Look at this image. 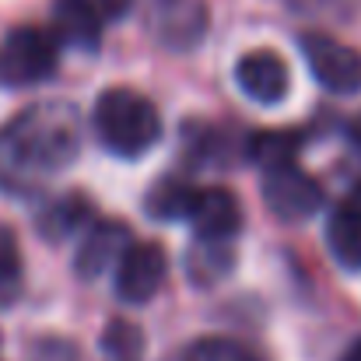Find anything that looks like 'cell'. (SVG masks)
Masks as SVG:
<instances>
[{"instance_id": "9c48e42d", "label": "cell", "mask_w": 361, "mask_h": 361, "mask_svg": "<svg viewBox=\"0 0 361 361\" xmlns=\"http://www.w3.org/2000/svg\"><path fill=\"white\" fill-rule=\"evenodd\" d=\"M130 245H133V235H130V228H126L123 221H95V225L85 232L78 252H74V270H78V277H81V281L102 277L109 267L120 263V256Z\"/></svg>"}, {"instance_id": "d6986e66", "label": "cell", "mask_w": 361, "mask_h": 361, "mask_svg": "<svg viewBox=\"0 0 361 361\" xmlns=\"http://www.w3.org/2000/svg\"><path fill=\"white\" fill-rule=\"evenodd\" d=\"M92 7H95V14H99L102 21H120V18L130 14L133 0H92Z\"/></svg>"}, {"instance_id": "3957f363", "label": "cell", "mask_w": 361, "mask_h": 361, "mask_svg": "<svg viewBox=\"0 0 361 361\" xmlns=\"http://www.w3.org/2000/svg\"><path fill=\"white\" fill-rule=\"evenodd\" d=\"M60 49L42 28H14L0 49V81L11 88H32L56 74Z\"/></svg>"}, {"instance_id": "7c38bea8", "label": "cell", "mask_w": 361, "mask_h": 361, "mask_svg": "<svg viewBox=\"0 0 361 361\" xmlns=\"http://www.w3.org/2000/svg\"><path fill=\"white\" fill-rule=\"evenodd\" d=\"M183 270L197 288H211L235 270V245L232 242L193 239V245L183 256Z\"/></svg>"}, {"instance_id": "44dd1931", "label": "cell", "mask_w": 361, "mask_h": 361, "mask_svg": "<svg viewBox=\"0 0 361 361\" xmlns=\"http://www.w3.org/2000/svg\"><path fill=\"white\" fill-rule=\"evenodd\" d=\"M341 361H361V337L344 351V355H341Z\"/></svg>"}, {"instance_id": "6da1fadb", "label": "cell", "mask_w": 361, "mask_h": 361, "mask_svg": "<svg viewBox=\"0 0 361 361\" xmlns=\"http://www.w3.org/2000/svg\"><path fill=\"white\" fill-rule=\"evenodd\" d=\"M78 151V109L63 99L35 102L0 126V190L11 197H39Z\"/></svg>"}, {"instance_id": "7a4b0ae2", "label": "cell", "mask_w": 361, "mask_h": 361, "mask_svg": "<svg viewBox=\"0 0 361 361\" xmlns=\"http://www.w3.org/2000/svg\"><path fill=\"white\" fill-rule=\"evenodd\" d=\"M95 133L116 158H140L161 140V116L154 102L130 88H109L95 99Z\"/></svg>"}, {"instance_id": "2e32d148", "label": "cell", "mask_w": 361, "mask_h": 361, "mask_svg": "<svg viewBox=\"0 0 361 361\" xmlns=\"http://www.w3.org/2000/svg\"><path fill=\"white\" fill-rule=\"evenodd\" d=\"M298 133L295 130H259L249 137V158L259 169H274V165H288L298 158Z\"/></svg>"}, {"instance_id": "8fae6325", "label": "cell", "mask_w": 361, "mask_h": 361, "mask_svg": "<svg viewBox=\"0 0 361 361\" xmlns=\"http://www.w3.org/2000/svg\"><path fill=\"white\" fill-rule=\"evenodd\" d=\"M92 200L85 193H63L56 200H49L39 214H35V225H39V235L49 242H60L74 232H81L88 221H92Z\"/></svg>"}, {"instance_id": "e0dca14e", "label": "cell", "mask_w": 361, "mask_h": 361, "mask_svg": "<svg viewBox=\"0 0 361 361\" xmlns=\"http://www.w3.org/2000/svg\"><path fill=\"white\" fill-rule=\"evenodd\" d=\"M102 351L109 361H144V334L137 323L113 319L102 334Z\"/></svg>"}, {"instance_id": "30bf717a", "label": "cell", "mask_w": 361, "mask_h": 361, "mask_svg": "<svg viewBox=\"0 0 361 361\" xmlns=\"http://www.w3.org/2000/svg\"><path fill=\"white\" fill-rule=\"evenodd\" d=\"M326 245L344 270H361V183L326 221Z\"/></svg>"}, {"instance_id": "4fadbf2b", "label": "cell", "mask_w": 361, "mask_h": 361, "mask_svg": "<svg viewBox=\"0 0 361 361\" xmlns=\"http://www.w3.org/2000/svg\"><path fill=\"white\" fill-rule=\"evenodd\" d=\"M56 32L63 42L78 49H99L102 42V18L95 14L92 0H56Z\"/></svg>"}, {"instance_id": "ba28073f", "label": "cell", "mask_w": 361, "mask_h": 361, "mask_svg": "<svg viewBox=\"0 0 361 361\" xmlns=\"http://www.w3.org/2000/svg\"><path fill=\"white\" fill-rule=\"evenodd\" d=\"M186 221L193 225V235L207 242H235L242 232V207L232 190L225 186H211V190H197V200L186 214Z\"/></svg>"}, {"instance_id": "52a82bcc", "label": "cell", "mask_w": 361, "mask_h": 361, "mask_svg": "<svg viewBox=\"0 0 361 361\" xmlns=\"http://www.w3.org/2000/svg\"><path fill=\"white\" fill-rule=\"evenodd\" d=\"M235 85L256 106H281L291 92V71L288 63L270 49H249L235 63Z\"/></svg>"}, {"instance_id": "5bb4252c", "label": "cell", "mask_w": 361, "mask_h": 361, "mask_svg": "<svg viewBox=\"0 0 361 361\" xmlns=\"http://www.w3.org/2000/svg\"><path fill=\"white\" fill-rule=\"evenodd\" d=\"M197 200V186L186 183V179H161L147 190V200H144V211L147 218H158V221H186L190 207Z\"/></svg>"}, {"instance_id": "8992f818", "label": "cell", "mask_w": 361, "mask_h": 361, "mask_svg": "<svg viewBox=\"0 0 361 361\" xmlns=\"http://www.w3.org/2000/svg\"><path fill=\"white\" fill-rule=\"evenodd\" d=\"M169 274V256L158 242H133L116 263V298L126 305H144L158 295Z\"/></svg>"}, {"instance_id": "9a60e30c", "label": "cell", "mask_w": 361, "mask_h": 361, "mask_svg": "<svg viewBox=\"0 0 361 361\" xmlns=\"http://www.w3.org/2000/svg\"><path fill=\"white\" fill-rule=\"evenodd\" d=\"M25 291V259L18 235L0 221V309H11Z\"/></svg>"}, {"instance_id": "ac0fdd59", "label": "cell", "mask_w": 361, "mask_h": 361, "mask_svg": "<svg viewBox=\"0 0 361 361\" xmlns=\"http://www.w3.org/2000/svg\"><path fill=\"white\" fill-rule=\"evenodd\" d=\"M179 361H259L245 344L232 341V337H200L193 341Z\"/></svg>"}, {"instance_id": "ffe728a7", "label": "cell", "mask_w": 361, "mask_h": 361, "mask_svg": "<svg viewBox=\"0 0 361 361\" xmlns=\"http://www.w3.org/2000/svg\"><path fill=\"white\" fill-rule=\"evenodd\" d=\"M348 140H351V147H355V151L361 154V113L351 123H348Z\"/></svg>"}, {"instance_id": "277c9868", "label": "cell", "mask_w": 361, "mask_h": 361, "mask_svg": "<svg viewBox=\"0 0 361 361\" xmlns=\"http://www.w3.org/2000/svg\"><path fill=\"white\" fill-rule=\"evenodd\" d=\"M302 56L312 71V78L319 81V88L334 92V95H358L361 92V53L337 42L326 32H309L298 39Z\"/></svg>"}, {"instance_id": "5b68a950", "label": "cell", "mask_w": 361, "mask_h": 361, "mask_svg": "<svg viewBox=\"0 0 361 361\" xmlns=\"http://www.w3.org/2000/svg\"><path fill=\"white\" fill-rule=\"evenodd\" d=\"M263 200L281 221H305L326 204L323 186L302 172L298 161L263 169Z\"/></svg>"}]
</instances>
